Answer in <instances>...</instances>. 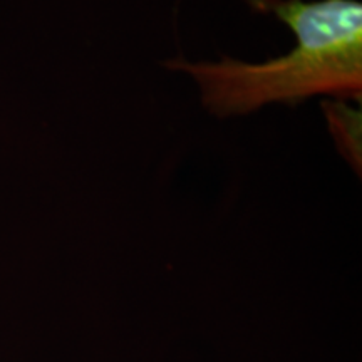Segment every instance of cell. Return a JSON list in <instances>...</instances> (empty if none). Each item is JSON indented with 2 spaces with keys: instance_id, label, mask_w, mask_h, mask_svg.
Wrapping results in <instances>:
<instances>
[{
  "instance_id": "6da1fadb",
  "label": "cell",
  "mask_w": 362,
  "mask_h": 362,
  "mask_svg": "<svg viewBox=\"0 0 362 362\" xmlns=\"http://www.w3.org/2000/svg\"><path fill=\"white\" fill-rule=\"evenodd\" d=\"M296 35L291 52L264 62L223 56L192 62L170 59L166 69L185 72L200 88L203 107L226 119L270 104H298L325 96L361 103L362 4L357 0H245Z\"/></svg>"
},
{
  "instance_id": "7a4b0ae2",
  "label": "cell",
  "mask_w": 362,
  "mask_h": 362,
  "mask_svg": "<svg viewBox=\"0 0 362 362\" xmlns=\"http://www.w3.org/2000/svg\"><path fill=\"white\" fill-rule=\"evenodd\" d=\"M352 103V101H351ZM346 99H325L320 104L325 123L339 155L361 176L362 170V111Z\"/></svg>"
}]
</instances>
